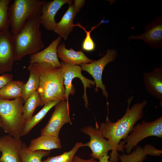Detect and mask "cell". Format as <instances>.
I'll use <instances>...</instances> for the list:
<instances>
[{"mask_svg":"<svg viewBox=\"0 0 162 162\" xmlns=\"http://www.w3.org/2000/svg\"><path fill=\"white\" fill-rule=\"evenodd\" d=\"M134 97L127 100L128 106L123 116L116 122H113L107 117L106 121L98 126L104 137L107 139L112 147L110 154V162L118 160V151H121L119 145L121 140H124L132 130L135 124L143 116L144 109L147 103L146 100L134 104L130 108Z\"/></svg>","mask_w":162,"mask_h":162,"instance_id":"6da1fadb","label":"cell"},{"mask_svg":"<svg viewBox=\"0 0 162 162\" xmlns=\"http://www.w3.org/2000/svg\"><path fill=\"white\" fill-rule=\"evenodd\" d=\"M41 13L28 19L20 32L13 35L15 61H20L27 55L34 54L45 46L40 30Z\"/></svg>","mask_w":162,"mask_h":162,"instance_id":"7a4b0ae2","label":"cell"},{"mask_svg":"<svg viewBox=\"0 0 162 162\" xmlns=\"http://www.w3.org/2000/svg\"><path fill=\"white\" fill-rule=\"evenodd\" d=\"M32 64L40 74V83L37 91L43 105L53 101L66 100L62 67L51 68L38 64Z\"/></svg>","mask_w":162,"mask_h":162,"instance_id":"3957f363","label":"cell"},{"mask_svg":"<svg viewBox=\"0 0 162 162\" xmlns=\"http://www.w3.org/2000/svg\"><path fill=\"white\" fill-rule=\"evenodd\" d=\"M24 101L22 97L12 100L0 98V119L4 131L20 139L25 122L22 112Z\"/></svg>","mask_w":162,"mask_h":162,"instance_id":"277c9868","label":"cell"},{"mask_svg":"<svg viewBox=\"0 0 162 162\" xmlns=\"http://www.w3.org/2000/svg\"><path fill=\"white\" fill-rule=\"evenodd\" d=\"M46 1L40 0H15L9 5L8 14L13 35L17 34L29 18L41 13Z\"/></svg>","mask_w":162,"mask_h":162,"instance_id":"5b68a950","label":"cell"},{"mask_svg":"<svg viewBox=\"0 0 162 162\" xmlns=\"http://www.w3.org/2000/svg\"><path fill=\"white\" fill-rule=\"evenodd\" d=\"M151 136L162 137V116L153 121L146 122L142 121L134 126L125 140L120 142L119 145L125 149L128 154L132 148L143 139Z\"/></svg>","mask_w":162,"mask_h":162,"instance_id":"8992f818","label":"cell"},{"mask_svg":"<svg viewBox=\"0 0 162 162\" xmlns=\"http://www.w3.org/2000/svg\"><path fill=\"white\" fill-rule=\"evenodd\" d=\"M55 106L54 111L48 123L40 130L41 135L58 137L60 131L64 124L66 123L72 124L68 102L66 100H61Z\"/></svg>","mask_w":162,"mask_h":162,"instance_id":"52a82bcc","label":"cell"},{"mask_svg":"<svg viewBox=\"0 0 162 162\" xmlns=\"http://www.w3.org/2000/svg\"><path fill=\"white\" fill-rule=\"evenodd\" d=\"M62 68L64 73V84L65 86V97L66 101L68 102V97L70 94L73 95L75 92L74 87L72 84L73 79L78 77L82 81L84 88V93L83 96L85 102L86 107L88 105L86 90L87 87L90 88L95 84L94 81L90 80L83 76L81 74L82 69L78 65L61 62Z\"/></svg>","mask_w":162,"mask_h":162,"instance_id":"ba28073f","label":"cell"},{"mask_svg":"<svg viewBox=\"0 0 162 162\" xmlns=\"http://www.w3.org/2000/svg\"><path fill=\"white\" fill-rule=\"evenodd\" d=\"M117 56V52L112 49L107 50L106 55L97 61H94L90 63L80 64L82 70L86 71L94 78L96 87L95 91L98 92V88L102 91L103 95L106 98L108 96L105 86L102 80V74L106 66L109 63L114 61Z\"/></svg>","mask_w":162,"mask_h":162,"instance_id":"9c48e42d","label":"cell"},{"mask_svg":"<svg viewBox=\"0 0 162 162\" xmlns=\"http://www.w3.org/2000/svg\"><path fill=\"white\" fill-rule=\"evenodd\" d=\"M81 131L90 137V140L84 143V147L88 146L91 149L92 158L99 160L105 153L112 150L111 145L104 137L98 124L95 128L91 126L84 127Z\"/></svg>","mask_w":162,"mask_h":162,"instance_id":"30bf717a","label":"cell"},{"mask_svg":"<svg viewBox=\"0 0 162 162\" xmlns=\"http://www.w3.org/2000/svg\"><path fill=\"white\" fill-rule=\"evenodd\" d=\"M14 60L13 35L9 30L0 31V74L11 72Z\"/></svg>","mask_w":162,"mask_h":162,"instance_id":"8fae6325","label":"cell"},{"mask_svg":"<svg viewBox=\"0 0 162 162\" xmlns=\"http://www.w3.org/2000/svg\"><path fill=\"white\" fill-rule=\"evenodd\" d=\"M61 39L58 36L46 48L31 55L29 64H38L51 68H61L62 65L58 59L57 48Z\"/></svg>","mask_w":162,"mask_h":162,"instance_id":"7c38bea8","label":"cell"},{"mask_svg":"<svg viewBox=\"0 0 162 162\" xmlns=\"http://www.w3.org/2000/svg\"><path fill=\"white\" fill-rule=\"evenodd\" d=\"M23 142L20 139L9 134L0 137L1 162H21L19 153Z\"/></svg>","mask_w":162,"mask_h":162,"instance_id":"4fadbf2b","label":"cell"},{"mask_svg":"<svg viewBox=\"0 0 162 162\" xmlns=\"http://www.w3.org/2000/svg\"><path fill=\"white\" fill-rule=\"evenodd\" d=\"M70 0H54L45 1L42 6L40 16L41 24L48 31H54L57 22L55 17L60 8L64 4H72Z\"/></svg>","mask_w":162,"mask_h":162,"instance_id":"5bb4252c","label":"cell"},{"mask_svg":"<svg viewBox=\"0 0 162 162\" xmlns=\"http://www.w3.org/2000/svg\"><path fill=\"white\" fill-rule=\"evenodd\" d=\"M143 81L148 92L162 102V68H155L152 71L145 73Z\"/></svg>","mask_w":162,"mask_h":162,"instance_id":"9a60e30c","label":"cell"},{"mask_svg":"<svg viewBox=\"0 0 162 162\" xmlns=\"http://www.w3.org/2000/svg\"><path fill=\"white\" fill-rule=\"evenodd\" d=\"M57 52L58 57L65 63L78 65L90 63L94 61L88 58L81 50L77 51L72 48L66 49L64 43L58 46Z\"/></svg>","mask_w":162,"mask_h":162,"instance_id":"2e32d148","label":"cell"},{"mask_svg":"<svg viewBox=\"0 0 162 162\" xmlns=\"http://www.w3.org/2000/svg\"><path fill=\"white\" fill-rule=\"evenodd\" d=\"M69 8L60 21L57 23L54 32L59 36L66 40L74 27L73 21L78 12L73 4H69Z\"/></svg>","mask_w":162,"mask_h":162,"instance_id":"e0dca14e","label":"cell"},{"mask_svg":"<svg viewBox=\"0 0 162 162\" xmlns=\"http://www.w3.org/2000/svg\"><path fill=\"white\" fill-rule=\"evenodd\" d=\"M146 32L138 36H131L130 39H139L152 46L160 43L162 40V25L160 21L155 20L146 28Z\"/></svg>","mask_w":162,"mask_h":162,"instance_id":"ac0fdd59","label":"cell"},{"mask_svg":"<svg viewBox=\"0 0 162 162\" xmlns=\"http://www.w3.org/2000/svg\"><path fill=\"white\" fill-rule=\"evenodd\" d=\"M160 151L154 146L148 144L144 148L138 146L132 153L126 154H118V157L122 162H142L148 155L158 156Z\"/></svg>","mask_w":162,"mask_h":162,"instance_id":"d6986e66","label":"cell"},{"mask_svg":"<svg viewBox=\"0 0 162 162\" xmlns=\"http://www.w3.org/2000/svg\"><path fill=\"white\" fill-rule=\"evenodd\" d=\"M61 148V141L58 137L42 135L31 140L28 148L30 151H34L39 150L50 151Z\"/></svg>","mask_w":162,"mask_h":162,"instance_id":"ffe728a7","label":"cell"},{"mask_svg":"<svg viewBox=\"0 0 162 162\" xmlns=\"http://www.w3.org/2000/svg\"><path fill=\"white\" fill-rule=\"evenodd\" d=\"M27 69L29 76L27 82L23 85L22 98L25 102L34 92L37 91L40 83V74L32 64H29Z\"/></svg>","mask_w":162,"mask_h":162,"instance_id":"44dd1931","label":"cell"},{"mask_svg":"<svg viewBox=\"0 0 162 162\" xmlns=\"http://www.w3.org/2000/svg\"><path fill=\"white\" fill-rule=\"evenodd\" d=\"M24 82L15 80L9 82L0 89V98L8 100L22 97Z\"/></svg>","mask_w":162,"mask_h":162,"instance_id":"7402d4cb","label":"cell"},{"mask_svg":"<svg viewBox=\"0 0 162 162\" xmlns=\"http://www.w3.org/2000/svg\"><path fill=\"white\" fill-rule=\"evenodd\" d=\"M60 101H53L44 104L43 107L37 114L32 116L29 121L25 123L22 132V136L28 134L34 126L43 119L48 112Z\"/></svg>","mask_w":162,"mask_h":162,"instance_id":"603a6c76","label":"cell"},{"mask_svg":"<svg viewBox=\"0 0 162 162\" xmlns=\"http://www.w3.org/2000/svg\"><path fill=\"white\" fill-rule=\"evenodd\" d=\"M42 106L43 104L40 97L37 91L28 98L23 106L22 112L25 123L32 118L36 108Z\"/></svg>","mask_w":162,"mask_h":162,"instance_id":"cb8c5ba5","label":"cell"},{"mask_svg":"<svg viewBox=\"0 0 162 162\" xmlns=\"http://www.w3.org/2000/svg\"><path fill=\"white\" fill-rule=\"evenodd\" d=\"M50 153V151H30L26 144L23 143L19 154L21 162H43L42 158L49 155Z\"/></svg>","mask_w":162,"mask_h":162,"instance_id":"d4e9b609","label":"cell"},{"mask_svg":"<svg viewBox=\"0 0 162 162\" xmlns=\"http://www.w3.org/2000/svg\"><path fill=\"white\" fill-rule=\"evenodd\" d=\"M84 147V143L77 142L70 151L65 152L59 155L48 157L43 162H74V158L79 148Z\"/></svg>","mask_w":162,"mask_h":162,"instance_id":"484cf974","label":"cell"},{"mask_svg":"<svg viewBox=\"0 0 162 162\" xmlns=\"http://www.w3.org/2000/svg\"><path fill=\"white\" fill-rule=\"evenodd\" d=\"M10 0H0V31L8 30L10 27L8 9Z\"/></svg>","mask_w":162,"mask_h":162,"instance_id":"4316f807","label":"cell"},{"mask_svg":"<svg viewBox=\"0 0 162 162\" xmlns=\"http://www.w3.org/2000/svg\"><path fill=\"white\" fill-rule=\"evenodd\" d=\"M104 21V20H102L98 25L94 26H93L91 29L88 31H87L85 28L79 23L74 25V26H77L81 28L86 33V37L83 40L82 44V50L88 52H90L92 51L95 50V45L94 41L91 37V33L96 27L102 23Z\"/></svg>","mask_w":162,"mask_h":162,"instance_id":"83f0119b","label":"cell"},{"mask_svg":"<svg viewBox=\"0 0 162 162\" xmlns=\"http://www.w3.org/2000/svg\"><path fill=\"white\" fill-rule=\"evenodd\" d=\"M13 76L12 74H4L0 75V89L13 80Z\"/></svg>","mask_w":162,"mask_h":162,"instance_id":"f1b7e54d","label":"cell"},{"mask_svg":"<svg viewBox=\"0 0 162 162\" xmlns=\"http://www.w3.org/2000/svg\"><path fill=\"white\" fill-rule=\"evenodd\" d=\"M85 2V0H75L74 1L73 4L75 9L78 12L83 6Z\"/></svg>","mask_w":162,"mask_h":162,"instance_id":"f546056e","label":"cell"},{"mask_svg":"<svg viewBox=\"0 0 162 162\" xmlns=\"http://www.w3.org/2000/svg\"><path fill=\"white\" fill-rule=\"evenodd\" d=\"M74 162H99L92 158L88 160H85L77 156H75L74 158Z\"/></svg>","mask_w":162,"mask_h":162,"instance_id":"4dcf8cb0","label":"cell"},{"mask_svg":"<svg viewBox=\"0 0 162 162\" xmlns=\"http://www.w3.org/2000/svg\"><path fill=\"white\" fill-rule=\"evenodd\" d=\"M110 156L108 154V152L105 153L104 155L99 160V162H110L109 160Z\"/></svg>","mask_w":162,"mask_h":162,"instance_id":"1f68e13d","label":"cell"},{"mask_svg":"<svg viewBox=\"0 0 162 162\" xmlns=\"http://www.w3.org/2000/svg\"><path fill=\"white\" fill-rule=\"evenodd\" d=\"M1 127V122L0 119V127Z\"/></svg>","mask_w":162,"mask_h":162,"instance_id":"d6a6232c","label":"cell"},{"mask_svg":"<svg viewBox=\"0 0 162 162\" xmlns=\"http://www.w3.org/2000/svg\"><path fill=\"white\" fill-rule=\"evenodd\" d=\"M0 152H1V151H0Z\"/></svg>","mask_w":162,"mask_h":162,"instance_id":"836d02e7","label":"cell"},{"mask_svg":"<svg viewBox=\"0 0 162 162\" xmlns=\"http://www.w3.org/2000/svg\"><path fill=\"white\" fill-rule=\"evenodd\" d=\"M0 162H1L0 161Z\"/></svg>","mask_w":162,"mask_h":162,"instance_id":"e575fe53","label":"cell"}]
</instances>
